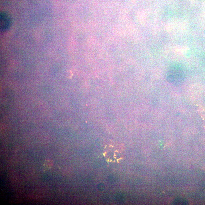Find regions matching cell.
<instances>
[{
	"label": "cell",
	"mask_w": 205,
	"mask_h": 205,
	"mask_svg": "<svg viewBox=\"0 0 205 205\" xmlns=\"http://www.w3.org/2000/svg\"><path fill=\"white\" fill-rule=\"evenodd\" d=\"M10 20L7 15L5 14H1V29L2 31L7 29L10 26Z\"/></svg>",
	"instance_id": "6da1fadb"
}]
</instances>
